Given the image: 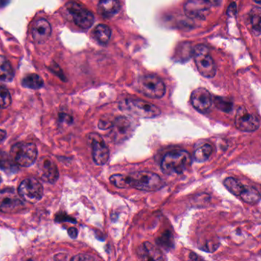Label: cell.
Wrapping results in <instances>:
<instances>
[{
    "instance_id": "603a6c76",
    "label": "cell",
    "mask_w": 261,
    "mask_h": 261,
    "mask_svg": "<svg viewBox=\"0 0 261 261\" xmlns=\"http://www.w3.org/2000/svg\"><path fill=\"white\" fill-rule=\"evenodd\" d=\"M240 197L242 198L244 202H247V203L256 204L260 200V194L257 189L246 186L243 193L241 194Z\"/></svg>"
},
{
    "instance_id": "5bb4252c",
    "label": "cell",
    "mask_w": 261,
    "mask_h": 261,
    "mask_svg": "<svg viewBox=\"0 0 261 261\" xmlns=\"http://www.w3.org/2000/svg\"><path fill=\"white\" fill-rule=\"evenodd\" d=\"M38 173L43 180L54 184L59 176L58 167L49 156H43L38 161Z\"/></svg>"
},
{
    "instance_id": "3957f363",
    "label": "cell",
    "mask_w": 261,
    "mask_h": 261,
    "mask_svg": "<svg viewBox=\"0 0 261 261\" xmlns=\"http://www.w3.org/2000/svg\"><path fill=\"white\" fill-rule=\"evenodd\" d=\"M120 110L141 119H153L161 114L159 107L141 99H125L120 104Z\"/></svg>"
},
{
    "instance_id": "9a60e30c",
    "label": "cell",
    "mask_w": 261,
    "mask_h": 261,
    "mask_svg": "<svg viewBox=\"0 0 261 261\" xmlns=\"http://www.w3.org/2000/svg\"><path fill=\"white\" fill-rule=\"evenodd\" d=\"M191 103L199 113H207L212 104V96L205 88H198L191 95Z\"/></svg>"
},
{
    "instance_id": "9c48e42d",
    "label": "cell",
    "mask_w": 261,
    "mask_h": 261,
    "mask_svg": "<svg viewBox=\"0 0 261 261\" xmlns=\"http://www.w3.org/2000/svg\"><path fill=\"white\" fill-rule=\"evenodd\" d=\"M67 9L78 27L83 29H88L93 25L94 16L91 12L83 7L81 5L75 2H70L67 4Z\"/></svg>"
},
{
    "instance_id": "4fadbf2b",
    "label": "cell",
    "mask_w": 261,
    "mask_h": 261,
    "mask_svg": "<svg viewBox=\"0 0 261 261\" xmlns=\"http://www.w3.org/2000/svg\"><path fill=\"white\" fill-rule=\"evenodd\" d=\"M89 141L92 147L93 161L98 165L107 164L110 158V150L101 135L92 133L89 135Z\"/></svg>"
},
{
    "instance_id": "2e32d148",
    "label": "cell",
    "mask_w": 261,
    "mask_h": 261,
    "mask_svg": "<svg viewBox=\"0 0 261 261\" xmlns=\"http://www.w3.org/2000/svg\"><path fill=\"white\" fill-rule=\"evenodd\" d=\"M138 261H165L163 254L150 242H144L137 250Z\"/></svg>"
},
{
    "instance_id": "44dd1931",
    "label": "cell",
    "mask_w": 261,
    "mask_h": 261,
    "mask_svg": "<svg viewBox=\"0 0 261 261\" xmlns=\"http://www.w3.org/2000/svg\"><path fill=\"white\" fill-rule=\"evenodd\" d=\"M212 147L209 144H203L195 150L193 159L197 163L205 162L209 159L212 153Z\"/></svg>"
},
{
    "instance_id": "e575fe53",
    "label": "cell",
    "mask_w": 261,
    "mask_h": 261,
    "mask_svg": "<svg viewBox=\"0 0 261 261\" xmlns=\"http://www.w3.org/2000/svg\"><path fill=\"white\" fill-rule=\"evenodd\" d=\"M0 182H1V179H0Z\"/></svg>"
},
{
    "instance_id": "6da1fadb",
    "label": "cell",
    "mask_w": 261,
    "mask_h": 261,
    "mask_svg": "<svg viewBox=\"0 0 261 261\" xmlns=\"http://www.w3.org/2000/svg\"><path fill=\"white\" fill-rule=\"evenodd\" d=\"M110 182L117 188H133L141 191L154 192L165 186L163 179L150 171H139L130 174H113Z\"/></svg>"
},
{
    "instance_id": "7a4b0ae2",
    "label": "cell",
    "mask_w": 261,
    "mask_h": 261,
    "mask_svg": "<svg viewBox=\"0 0 261 261\" xmlns=\"http://www.w3.org/2000/svg\"><path fill=\"white\" fill-rule=\"evenodd\" d=\"M193 158L185 150H174L167 153L161 162V170L167 175L181 174L191 166Z\"/></svg>"
},
{
    "instance_id": "1f68e13d",
    "label": "cell",
    "mask_w": 261,
    "mask_h": 261,
    "mask_svg": "<svg viewBox=\"0 0 261 261\" xmlns=\"http://www.w3.org/2000/svg\"><path fill=\"white\" fill-rule=\"evenodd\" d=\"M188 261H204L202 260L201 257H199V256L197 255V254H193V253H192L191 254H190L189 257H188Z\"/></svg>"
},
{
    "instance_id": "8992f818",
    "label": "cell",
    "mask_w": 261,
    "mask_h": 261,
    "mask_svg": "<svg viewBox=\"0 0 261 261\" xmlns=\"http://www.w3.org/2000/svg\"><path fill=\"white\" fill-rule=\"evenodd\" d=\"M193 56L198 70L202 76L206 78L216 76L217 67L208 47L202 44L196 46L193 50Z\"/></svg>"
},
{
    "instance_id": "5b68a950",
    "label": "cell",
    "mask_w": 261,
    "mask_h": 261,
    "mask_svg": "<svg viewBox=\"0 0 261 261\" xmlns=\"http://www.w3.org/2000/svg\"><path fill=\"white\" fill-rule=\"evenodd\" d=\"M38 150L32 143H17L10 150V158L14 164L28 167L36 161Z\"/></svg>"
},
{
    "instance_id": "4316f807",
    "label": "cell",
    "mask_w": 261,
    "mask_h": 261,
    "mask_svg": "<svg viewBox=\"0 0 261 261\" xmlns=\"http://www.w3.org/2000/svg\"><path fill=\"white\" fill-rule=\"evenodd\" d=\"M12 103V98L7 89L0 85V108L6 109Z\"/></svg>"
},
{
    "instance_id": "4dcf8cb0",
    "label": "cell",
    "mask_w": 261,
    "mask_h": 261,
    "mask_svg": "<svg viewBox=\"0 0 261 261\" xmlns=\"http://www.w3.org/2000/svg\"><path fill=\"white\" fill-rule=\"evenodd\" d=\"M67 233H68V236H70V238H72V239H76L78 236V230L75 228H69V229L67 230Z\"/></svg>"
},
{
    "instance_id": "f1b7e54d",
    "label": "cell",
    "mask_w": 261,
    "mask_h": 261,
    "mask_svg": "<svg viewBox=\"0 0 261 261\" xmlns=\"http://www.w3.org/2000/svg\"><path fill=\"white\" fill-rule=\"evenodd\" d=\"M70 261H97L94 257L86 254H80L72 257Z\"/></svg>"
},
{
    "instance_id": "8fae6325",
    "label": "cell",
    "mask_w": 261,
    "mask_h": 261,
    "mask_svg": "<svg viewBox=\"0 0 261 261\" xmlns=\"http://www.w3.org/2000/svg\"><path fill=\"white\" fill-rule=\"evenodd\" d=\"M236 128L245 132H255L260 128V120L257 116L249 113L245 107H240L235 116Z\"/></svg>"
},
{
    "instance_id": "ba28073f",
    "label": "cell",
    "mask_w": 261,
    "mask_h": 261,
    "mask_svg": "<svg viewBox=\"0 0 261 261\" xmlns=\"http://www.w3.org/2000/svg\"><path fill=\"white\" fill-rule=\"evenodd\" d=\"M20 197L30 203H36L43 196V187L39 181L34 178L24 179L18 189Z\"/></svg>"
},
{
    "instance_id": "52a82bcc",
    "label": "cell",
    "mask_w": 261,
    "mask_h": 261,
    "mask_svg": "<svg viewBox=\"0 0 261 261\" xmlns=\"http://www.w3.org/2000/svg\"><path fill=\"white\" fill-rule=\"evenodd\" d=\"M24 208L23 199L14 189H4L0 191V212L16 213Z\"/></svg>"
},
{
    "instance_id": "d6a6232c",
    "label": "cell",
    "mask_w": 261,
    "mask_h": 261,
    "mask_svg": "<svg viewBox=\"0 0 261 261\" xmlns=\"http://www.w3.org/2000/svg\"><path fill=\"white\" fill-rule=\"evenodd\" d=\"M6 133L4 130H0V141H3L6 138Z\"/></svg>"
},
{
    "instance_id": "277c9868",
    "label": "cell",
    "mask_w": 261,
    "mask_h": 261,
    "mask_svg": "<svg viewBox=\"0 0 261 261\" xmlns=\"http://www.w3.org/2000/svg\"><path fill=\"white\" fill-rule=\"evenodd\" d=\"M136 87L139 93L150 99H161L167 91L163 81L154 75L140 76L136 81Z\"/></svg>"
},
{
    "instance_id": "484cf974",
    "label": "cell",
    "mask_w": 261,
    "mask_h": 261,
    "mask_svg": "<svg viewBox=\"0 0 261 261\" xmlns=\"http://www.w3.org/2000/svg\"><path fill=\"white\" fill-rule=\"evenodd\" d=\"M214 103L216 108L225 113H229L232 110L233 103L229 99L221 96H216L214 99Z\"/></svg>"
},
{
    "instance_id": "ffe728a7",
    "label": "cell",
    "mask_w": 261,
    "mask_h": 261,
    "mask_svg": "<svg viewBox=\"0 0 261 261\" xmlns=\"http://www.w3.org/2000/svg\"><path fill=\"white\" fill-rule=\"evenodd\" d=\"M224 185L230 193L236 196H240L246 187L239 179L234 177L226 178L224 181Z\"/></svg>"
},
{
    "instance_id": "7402d4cb",
    "label": "cell",
    "mask_w": 261,
    "mask_h": 261,
    "mask_svg": "<svg viewBox=\"0 0 261 261\" xmlns=\"http://www.w3.org/2000/svg\"><path fill=\"white\" fill-rule=\"evenodd\" d=\"M95 38L98 42L102 44H107L111 37V30L105 24H98L94 29Z\"/></svg>"
},
{
    "instance_id": "836d02e7",
    "label": "cell",
    "mask_w": 261,
    "mask_h": 261,
    "mask_svg": "<svg viewBox=\"0 0 261 261\" xmlns=\"http://www.w3.org/2000/svg\"><path fill=\"white\" fill-rule=\"evenodd\" d=\"M255 3H257V4H260L261 0H254Z\"/></svg>"
},
{
    "instance_id": "e0dca14e",
    "label": "cell",
    "mask_w": 261,
    "mask_h": 261,
    "mask_svg": "<svg viewBox=\"0 0 261 261\" xmlns=\"http://www.w3.org/2000/svg\"><path fill=\"white\" fill-rule=\"evenodd\" d=\"M52 27L50 23L44 18L38 20L32 29V38L37 43H44L50 38Z\"/></svg>"
},
{
    "instance_id": "f546056e",
    "label": "cell",
    "mask_w": 261,
    "mask_h": 261,
    "mask_svg": "<svg viewBox=\"0 0 261 261\" xmlns=\"http://www.w3.org/2000/svg\"><path fill=\"white\" fill-rule=\"evenodd\" d=\"M112 125H113V122H112V121L108 120V119H101V120L100 121L98 127H99L101 129H109V128H111Z\"/></svg>"
},
{
    "instance_id": "d4e9b609",
    "label": "cell",
    "mask_w": 261,
    "mask_h": 261,
    "mask_svg": "<svg viewBox=\"0 0 261 261\" xmlns=\"http://www.w3.org/2000/svg\"><path fill=\"white\" fill-rule=\"evenodd\" d=\"M250 17H251V23L253 31L255 35L258 36L260 33V8L259 6L254 7L251 11Z\"/></svg>"
},
{
    "instance_id": "cb8c5ba5",
    "label": "cell",
    "mask_w": 261,
    "mask_h": 261,
    "mask_svg": "<svg viewBox=\"0 0 261 261\" xmlns=\"http://www.w3.org/2000/svg\"><path fill=\"white\" fill-rule=\"evenodd\" d=\"M22 86L26 88L38 90L44 86V81L41 79V76L35 73H32L25 76L24 79L22 80Z\"/></svg>"
},
{
    "instance_id": "ac0fdd59",
    "label": "cell",
    "mask_w": 261,
    "mask_h": 261,
    "mask_svg": "<svg viewBox=\"0 0 261 261\" xmlns=\"http://www.w3.org/2000/svg\"><path fill=\"white\" fill-rule=\"evenodd\" d=\"M121 9L119 0H100L98 10L100 15L105 18L115 16Z\"/></svg>"
},
{
    "instance_id": "7c38bea8",
    "label": "cell",
    "mask_w": 261,
    "mask_h": 261,
    "mask_svg": "<svg viewBox=\"0 0 261 261\" xmlns=\"http://www.w3.org/2000/svg\"><path fill=\"white\" fill-rule=\"evenodd\" d=\"M211 6L208 0H188L184 6V12L192 19L205 20L211 12Z\"/></svg>"
},
{
    "instance_id": "d6986e66",
    "label": "cell",
    "mask_w": 261,
    "mask_h": 261,
    "mask_svg": "<svg viewBox=\"0 0 261 261\" xmlns=\"http://www.w3.org/2000/svg\"><path fill=\"white\" fill-rule=\"evenodd\" d=\"M14 76L15 73L12 64L4 56H0V81L11 82Z\"/></svg>"
},
{
    "instance_id": "30bf717a",
    "label": "cell",
    "mask_w": 261,
    "mask_h": 261,
    "mask_svg": "<svg viewBox=\"0 0 261 261\" xmlns=\"http://www.w3.org/2000/svg\"><path fill=\"white\" fill-rule=\"evenodd\" d=\"M111 129L113 141L121 143L132 136L135 128L133 122L128 118L119 116L113 121Z\"/></svg>"
},
{
    "instance_id": "83f0119b",
    "label": "cell",
    "mask_w": 261,
    "mask_h": 261,
    "mask_svg": "<svg viewBox=\"0 0 261 261\" xmlns=\"http://www.w3.org/2000/svg\"><path fill=\"white\" fill-rule=\"evenodd\" d=\"M13 166V161L11 160L10 156L6 153H0V168L9 170L12 169Z\"/></svg>"
}]
</instances>
